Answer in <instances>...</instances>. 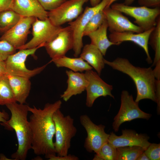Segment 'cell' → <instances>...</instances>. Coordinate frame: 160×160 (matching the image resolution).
Masks as SVG:
<instances>
[{
	"mask_svg": "<svg viewBox=\"0 0 160 160\" xmlns=\"http://www.w3.org/2000/svg\"><path fill=\"white\" fill-rule=\"evenodd\" d=\"M15 99L16 102L24 104L31 89L30 79L7 74Z\"/></svg>",
	"mask_w": 160,
	"mask_h": 160,
	"instance_id": "20",
	"label": "cell"
},
{
	"mask_svg": "<svg viewBox=\"0 0 160 160\" xmlns=\"http://www.w3.org/2000/svg\"><path fill=\"white\" fill-rule=\"evenodd\" d=\"M10 9L21 16L31 17L41 20L48 18L45 10L38 0H12Z\"/></svg>",
	"mask_w": 160,
	"mask_h": 160,
	"instance_id": "18",
	"label": "cell"
},
{
	"mask_svg": "<svg viewBox=\"0 0 160 160\" xmlns=\"http://www.w3.org/2000/svg\"><path fill=\"white\" fill-rule=\"evenodd\" d=\"M66 73L68 77L67 87L60 97L67 102L72 96L80 94L85 90L88 81L84 73L66 70Z\"/></svg>",
	"mask_w": 160,
	"mask_h": 160,
	"instance_id": "19",
	"label": "cell"
},
{
	"mask_svg": "<svg viewBox=\"0 0 160 160\" xmlns=\"http://www.w3.org/2000/svg\"><path fill=\"white\" fill-rule=\"evenodd\" d=\"M95 154L100 160H117V148L107 142L102 146Z\"/></svg>",
	"mask_w": 160,
	"mask_h": 160,
	"instance_id": "29",
	"label": "cell"
},
{
	"mask_svg": "<svg viewBox=\"0 0 160 160\" xmlns=\"http://www.w3.org/2000/svg\"><path fill=\"white\" fill-rule=\"evenodd\" d=\"M148 44L155 51V54L152 66L160 67V16L157 18L154 28L149 37Z\"/></svg>",
	"mask_w": 160,
	"mask_h": 160,
	"instance_id": "24",
	"label": "cell"
},
{
	"mask_svg": "<svg viewBox=\"0 0 160 160\" xmlns=\"http://www.w3.org/2000/svg\"><path fill=\"white\" fill-rule=\"evenodd\" d=\"M103 10L98 12L91 18L84 29L83 36H87L97 30L106 20Z\"/></svg>",
	"mask_w": 160,
	"mask_h": 160,
	"instance_id": "28",
	"label": "cell"
},
{
	"mask_svg": "<svg viewBox=\"0 0 160 160\" xmlns=\"http://www.w3.org/2000/svg\"><path fill=\"white\" fill-rule=\"evenodd\" d=\"M108 25L105 20L98 29L87 36L91 40V44L96 46L105 56L108 48L113 45L120 44L110 41L107 36Z\"/></svg>",
	"mask_w": 160,
	"mask_h": 160,
	"instance_id": "22",
	"label": "cell"
},
{
	"mask_svg": "<svg viewBox=\"0 0 160 160\" xmlns=\"http://www.w3.org/2000/svg\"><path fill=\"white\" fill-rule=\"evenodd\" d=\"M53 119L55 127V141L54 142L56 154L59 156L68 154L72 139L76 133L74 120L70 116H64L59 109L54 113Z\"/></svg>",
	"mask_w": 160,
	"mask_h": 160,
	"instance_id": "4",
	"label": "cell"
},
{
	"mask_svg": "<svg viewBox=\"0 0 160 160\" xmlns=\"http://www.w3.org/2000/svg\"><path fill=\"white\" fill-rule=\"evenodd\" d=\"M102 0H89L92 7L95 6L99 4Z\"/></svg>",
	"mask_w": 160,
	"mask_h": 160,
	"instance_id": "39",
	"label": "cell"
},
{
	"mask_svg": "<svg viewBox=\"0 0 160 160\" xmlns=\"http://www.w3.org/2000/svg\"><path fill=\"white\" fill-rule=\"evenodd\" d=\"M121 105L117 114L113 119V128L118 132L120 125L123 123L137 119L148 120L152 115L142 111L138 103L134 100L132 95L126 90L122 91L121 95Z\"/></svg>",
	"mask_w": 160,
	"mask_h": 160,
	"instance_id": "7",
	"label": "cell"
},
{
	"mask_svg": "<svg viewBox=\"0 0 160 160\" xmlns=\"http://www.w3.org/2000/svg\"><path fill=\"white\" fill-rule=\"evenodd\" d=\"M62 104L58 100L46 104L42 109L28 106V111L32 113L29 121L32 136L31 149L36 155L56 154L53 140L55 133L53 116Z\"/></svg>",
	"mask_w": 160,
	"mask_h": 160,
	"instance_id": "1",
	"label": "cell"
},
{
	"mask_svg": "<svg viewBox=\"0 0 160 160\" xmlns=\"http://www.w3.org/2000/svg\"><path fill=\"white\" fill-rule=\"evenodd\" d=\"M9 115L4 110L0 111V124L5 122L9 119Z\"/></svg>",
	"mask_w": 160,
	"mask_h": 160,
	"instance_id": "36",
	"label": "cell"
},
{
	"mask_svg": "<svg viewBox=\"0 0 160 160\" xmlns=\"http://www.w3.org/2000/svg\"><path fill=\"white\" fill-rule=\"evenodd\" d=\"M16 50L6 41L0 40V60L5 61L9 55L15 53Z\"/></svg>",
	"mask_w": 160,
	"mask_h": 160,
	"instance_id": "30",
	"label": "cell"
},
{
	"mask_svg": "<svg viewBox=\"0 0 160 160\" xmlns=\"http://www.w3.org/2000/svg\"><path fill=\"white\" fill-rule=\"evenodd\" d=\"M36 18L21 16L19 21L13 27L4 32L0 38L16 49L25 43L30 29Z\"/></svg>",
	"mask_w": 160,
	"mask_h": 160,
	"instance_id": "14",
	"label": "cell"
},
{
	"mask_svg": "<svg viewBox=\"0 0 160 160\" xmlns=\"http://www.w3.org/2000/svg\"><path fill=\"white\" fill-rule=\"evenodd\" d=\"M122 133L118 136L113 132H111L108 142L116 148L138 146L145 150L151 144L148 141L149 137L145 134H138L134 130L126 129L122 130Z\"/></svg>",
	"mask_w": 160,
	"mask_h": 160,
	"instance_id": "16",
	"label": "cell"
},
{
	"mask_svg": "<svg viewBox=\"0 0 160 160\" xmlns=\"http://www.w3.org/2000/svg\"><path fill=\"white\" fill-rule=\"evenodd\" d=\"M111 7L133 18L134 22L143 31L155 27L160 15V7L131 6L123 3L113 4Z\"/></svg>",
	"mask_w": 160,
	"mask_h": 160,
	"instance_id": "5",
	"label": "cell"
},
{
	"mask_svg": "<svg viewBox=\"0 0 160 160\" xmlns=\"http://www.w3.org/2000/svg\"><path fill=\"white\" fill-rule=\"evenodd\" d=\"M6 105L10 111L11 116L0 124L7 129L15 131L18 144L17 150L11 157L14 160H25L31 148L32 133L27 118L29 106L17 102Z\"/></svg>",
	"mask_w": 160,
	"mask_h": 160,
	"instance_id": "3",
	"label": "cell"
},
{
	"mask_svg": "<svg viewBox=\"0 0 160 160\" xmlns=\"http://www.w3.org/2000/svg\"><path fill=\"white\" fill-rule=\"evenodd\" d=\"M38 0L45 10L50 11L57 9L67 0Z\"/></svg>",
	"mask_w": 160,
	"mask_h": 160,
	"instance_id": "32",
	"label": "cell"
},
{
	"mask_svg": "<svg viewBox=\"0 0 160 160\" xmlns=\"http://www.w3.org/2000/svg\"><path fill=\"white\" fill-rule=\"evenodd\" d=\"M105 64L129 76L134 81L137 90L135 101L149 99L157 103L156 83L154 70L151 67L142 68L132 65L126 58L118 57L110 61L104 59Z\"/></svg>",
	"mask_w": 160,
	"mask_h": 160,
	"instance_id": "2",
	"label": "cell"
},
{
	"mask_svg": "<svg viewBox=\"0 0 160 160\" xmlns=\"http://www.w3.org/2000/svg\"><path fill=\"white\" fill-rule=\"evenodd\" d=\"M135 0H125L123 3L127 5H130Z\"/></svg>",
	"mask_w": 160,
	"mask_h": 160,
	"instance_id": "40",
	"label": "cell"
},
{
	"mask_svg": "<svg viewBox=\"0 0 160 160\" xmlns=\"http://www.w3.org/2000/svg\"><path fill=\"white\" fill-rule=\"evenodd\" d=\"M138 4L141 6L150 8L160 7V0H138Z\"/></svg>",
	"mask_w": 160,
	"mask_h": 160,
	"instance_id": "34",
	"label": "cell"
},
{
	"mask_svg": "<svg viewBox=\"0 0 160 160\" xmlns=\"http://www.w3.org/2000/svg\"><path fill=\"white\" fill-rule=\"evenodd\" d=\"M7 73L5 61L0 60V76L6 74Z\"/></svg>",
	"mask_w": 160,
	"mask_h": 160,
	"instance_id": "37",
	"label": "cell"
},
{
	"mask_svg": "<svg viewBox=\"0 0 160 160\" xmlns=\"http://www.w3.org/2000/svg\"><path fill=\"white\" fill-rule=\"evenodd\" d=\"M21 16L12 9L0 12V27L7 30L19 21Z\"/></svg>",
	"mask_w": 160,
	"mask_h": 160,
	"instance_id": "27",
	"label": "cell"
},
{
	"mask_svg": "<svg viewBox=\"0 0 160 160\" xmlns=\"http://www.w3.org/2000/svg\"><path fill=\"white\" fill-rule=\"evenodd\" d=\"M32 25V38L18 49H32L40 45L44 47L63 28L54 25L48 18L44 20L36 18Z\"/></svg>",
	"mask_w": 160,
	"mask_h": 160,
	"instance_id": "10",
	"label": "cell"
},
{
	"mask_svg": "<svg viewBox=\"0 0 160 160\" xmlns=\"http://www.w3.org/2000/svg\"><path fill=\"white\" fill-rule=\"evenodd\" d=\"M43 47L40 45L33 48L19 49L17 52L9 55L5 61L7 74L30 79L40 73L48 64L29 70L26 67L25 62L29 56L34 55L38 49Z\"/></svg>",
	"mask_w": 160,
	"mask_h": 160,
	"instance_id": "6",
	"label": "cell"
},
{
	"mask_svg": "<svg viewBox=\"0 0 160 160\" xmlns=\"http://www.w3.org/2000/svg\"><path fill=\"white\" fill-rule=\"evenodd\" d=\"M16 102L7 74L0 76V105Z\"/></svg>",
	"mask_w": 160,
	"mask_h": 160,
	"instance_id": "25",
	"label": "cell"
},
{
	"mask_svg": "<svg viewBox=\"0 0 160 160\" xmlns=\"http://www.w3.org/2000/svg\"><path fill=\"white\" fill-rule=\"evenodd\" d=\"M154 27L140 33L129 31L111 33L109 35V39L112 42L120 44L125 41L134 42L143 49L146 55V60L151 64L152 61L149 52L148 41L150 35Z\"/></svg>",
	"mask_w": 160,
	"mask_h": 160,
	"instance_id": "17",
	"label": "cell"
},
{
	"mask_svg": "<svg viewBox=\"0 0 160 160\" xmlns=\"http://www.w3.org/2000/svg\"><path fill=\"white\" fill-rule=\"evenodd\" d=\"M0 160H11L7 158L3 154H1L0 155Z\"/></svg>",
	"mask_w": 160,
	"mask_h": 160,
	"instance_id": "41",
	"label": "cell"
},
{
	"mask_svg": "<svg viewBox=\"0 0 160 160\" xmlns=\"http://www.w3.org/2000/svg\"><path fill=\"white\" fill-rule=\"evenodd\" d=\"M49 160H78L79 158L73 155L68 154L65 156H59L54 154H50L45 156Z\"/></svg>",
	"mask_w": 160,
	"mask_h": 160,
	"instance_id": "33",
	"label": "cell"
},
{
	"mask_svg": "<svg viewBox=\"0 0 160 160\" xmlns=\"http://www.w3.org/2000/svg\"><path fill=\"white\" fill-rule=\"evenodd\" d=\"M116 148L117 160H136L145 150L143 148L138 146H125Z\"/></svg>",
	"mask_w": 160,
	"mask_h": 160,
	"instance_id": "26",
	"label": "cell"
},
{
	"mask_svg": "<svg viewBox=\"0 0 160 160\" xmlns=\"http://www.w3.org/2000/svg\"><path fill=\"white\" fill-rule=\"evenodd\" d=\"M79 120L87 133L84 148L89 153H96L103 145L108 142L110 134L105 132V125L95 124L87 115H81Z\"/></svg>",
	"mask_w": 160,
	"mask_h": 160,
	"instance_id": "9",
	"label": "cell"
},
{
	"mask_svg": "<svg viewBox=\"0 0 160 160\" xmlns=\"http://www.w3.org/2000/svg\"><path fill=\"white\" fill-rule=\"evenodd\" d=\"M12 0H0V12L10 9Z\"/></svg>",
	"mask_w": 160,
	"mask_h": 160,
	"instance_id": "35",
	"label": "cell"
},
{
	"mask_svg": "<svg viewBox=\"0 0 160 160\" xmlns=\"http://www.w3.org/2000/svg\"><path fill=\"white\" fill-rule=\"evenodd\" d=\"M136 160H150V159L144 151L138 157Z\"/></svg>",
	"mask_w": 160,
	"mask_h": 160,
	"instance_id": "38",
	"label": "cell"
},
{
	"mask_svg": "<svg viewBox=\"0 0 160 160\" xmlns=\"http://www.w3.org/2000/svg\"><path fill=\"white\" fill-rule=\"evenodd\" d=\"M6 31H7L6 29L0 27V33H3Z\"/></svg>",
	"mask_w": 160,
	"mask_h": 160,
	"instance_id": "43",
	"label": "cell"
},
{
	"mask_svg": "<svg viewBox=\"0 0 160 160\" xmlns=\"http://www.w3.org/2000/svg\"><path fill=\"white\" fill-rule=\"evenodd\" d=\"M80 55L100 76L105 65L103 55L100 50L91 43L87 44L83 47Z\"/></svg>",
	"mask_w": 160,
	"mask_h": 160,
	"instance_id": "21",
	"label": "cell"
},
{
	"mask_svg": "<svg viewBox=\"0 0 160 160\" xmlns=\"http://www.w3.org/2000/svg\"><path fill=\"white\" fill-rule=\"evenodd\" d=\"M110 0H102L97 5L92 7H86L83 12L75 20L68 23L72 31L74 55L77 57L83 47V37L84 29L91 18L96 13L103 10Z\"/></svg>",
	"mask_w": 160,
	"mask_h": 160,
	"instance_id": "8",
	"label": "cell"
},
{
	"mask_svg": "<svg viewBox=\"0 0 160 160\" xmlns=\"http://www.w3.org/2000/svg\"><path fill=\"white\" fill-rule=\"evenodd\" d=\"M73 35L70 26L62 28L51 40L46 43L44 47L49 57L54 59L65 55L73 49Z\"/></svg>",
	"mask_w": 160,
	"mask_h": 160,
	"instance_id": "12",
	"label": "cell"
},
{
	"mask_svg": "<svg viewBox=\"0 0 160 160\" xmlns=\"http://www.w3.org/2000/svg\"><path fill=\"white\" fill-rule=\"evenodd\" d=\"M116 0H110L108 5L105 8H108L110 7V6Z\"/></svg>",
	"mask_w": 160,
	"mask_h": 160,
	"instance_id": "42",
	"label": "cell"
},
{
	"mask_svg": "<svg viewBox=\"0 0 160 160\" xmlns=\"http://www.w3.org/2000/svg\"><path fill=\"white\" fill-rule=\"evenodd\" d=\"M150 160H159L160 159V144L151 143L144 151Z\"/></svg>",
	"mask_w": 160,
	"mask_h": 160,
	"instance_id": "31",
	"label": "cell"
},
{
	"mask_svg": "<svg viewBox=\"0 0 160 160\" xmlns=\"http://www.w3.org/2000/svg\"><path fill=\"white\" fill-rule=\"evenodd\" d=\"M108 28L111 33L132 31L140 33L143 31L139 27L131 22L122 13L111 7L103 10Z\"/></svg>",
	"mask_w": 160,
	"mask_h": 160,
	"instance_id": "15",
	"label": "cell"
},
{
	"mask_svg": "<svg viewBox=\"0 0 160 160\" xmlns=\"http://www.w3.org/2000/svg\"><path fill=\"white\" fill-rule=\"evenodd\" d=\"M58 68L65 67L75 72H82L92 70V67L81 57L71 58L65 55L52 61Z\"/></svg>",
	"mask_w": 160,
	"mask_h": 160,
	"instance_id": "23",
	"label": "cell"
},
{
	"mask_svg": "<svg viewBox=\"0 0 160 160\" xmlns=\"http://www.w3.org/2000/svg\"><path fill=\"white\" fill-rule=\"evenodd\" d=\"M89 1L67 0L57 9L48 12V18L54 25L61 26L78 17L83 11V5Z\"/></svg>",
	"mask_w": 160,
	"mask_h": 160,
	"instance_id": "11",
	"label": "cell"
},
{
	"mask_svg": "<svg viewBox=\"0 0 160 160\" xmlns=\"http://www.w3.org/2000/svg\"><path fill=\"white\" fill-rule=\"evenodd\" d=\"M84 73L88 81L85 90L87 107H92L95 100L100 97L109 96L114 99L111 93L112 86L104 81L96 72L91 70L85 71Z\"/></svg>",
	"mask_w": 160,
	"mask_h": 160,
	"instance_id": "13",
	"label": "cell"
}]
</instances>
